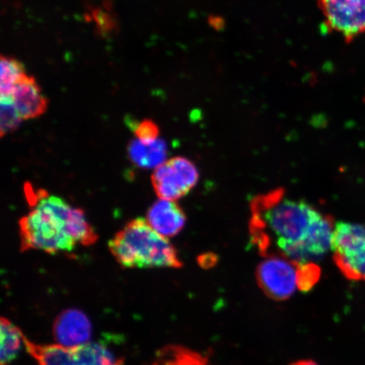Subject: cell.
Wrapping results in <instances>:
<instances>
[{
    "mask_svg": "<svg viewBox=\"0 0 365 365\" xmlns=\"http://www.w3.org/2000/svg\"><path fill=\"white\" fill-rule=\"evenodd\" d=\"M250 212V241L264 257L276 250L302 264L318 261L331 250L333 218L304 200L287 197L284 189L255 196Z\"/></svg>",
    "mask_w": 365,
    "mask_h": 365,
    "instance_id": "obj_1",
    "label": "cell"
},
{
    "mask_svg": "<svg viewBox=\"0 0 365 365\" xmlns=\"http://www.w3.org/2000/svg\"><path fill=\"white\" fill-rule=\"evenodd\" d=\"M31 211L19 222L21 250L56 255L71 252L77 245L89 246L98 235L80 208L56 195L38 190L31 196Z\"/></svg>",
    "mask_w": 365,
    "mask_h": 365,
    "instance_id": "obj_2",
    "label": "cell"
},
{
    "mask_svg": "<svg viewBox=\"0 0 365 365\" xmlns=\"http://www.w3.org/2000/svg\"><path fill=\"white\" fill-rule=\"evenodd\" d=\"M116 262L125 268L182 267L175 246L148 225L137 217L118 232L108 243Z\"/></svg>",
    "mask_w": 365,
    "mask_h": 365,
    "instance_id": "obj_3",
    "label": "cell"
},
{
    "mask_svg": "<svg viewBox=\"0 0 365 365\" xmlns=\"http://www.w3.org/2000/svg\"><path fill=\"white\" fill-rule=\"evenodd\" d=\"M27 352L39 365H122L106 346L88 342L77 346L61 344H38L24 337Z\"/></svg>",
    "mask_w": 365,
    "mask_h": 365,
    "instance_id": "obj_4",
    "label": "cell"
},
{
    "mask_svg": "<svg viewBox=\"0 0 365 365\" xmlns=\"http://www.w3.org/2000/svg\"><path fill=\"white\" fill-rule=\"evenodd\" d=\"M333 259L346 278L365 282V226L337 222L331 243Z\"/></svg>",
    "mask_w": 365,
    "mask_h": 365,
    "instance_id": "obj_5",
    "label": "cell"
},
{
    "mask_svg": "<svg viewBox=\"0 0 365 365\" xmlns=\"http://www.w3.org/2000/svg\"><path fill=\"white\" fill-rule=\"evenodd\" d=\"M198 180L197 168L182 157L168 160L152 175V184L158 198L175 202L188 195Z\"/></svg>",
    "mask_w": 365,
    "mask_h": 365,
    "instance_id": "obj_6",
    "label": "cell"
},
{
    "mask_svg": "<svg viewBox=\"0 0 365 365\" xmlns=\"http://www.w3.org/2000/svg\"><path fill=\"white\" fill-rule=\"evenodd\" d=\"M326 29L351 43L365 34V0H317Z\"/></svg>",
    "mask_w": 365,
    "mask_h": 365,
    "instance_id": "obj_7",
    "label": "cell"
},
{
    "mask_svg": "<svg viewBox=\"0 0 365 365\" xmlns=\"http://www.w3.org/2000/svg\"><path fill=\"white\" fill-rule=\"evenodd\" d=\"M299 263L280 255L266 257L257 270L258 285L269 298L277 301L289 299L298 287Z\"/></svg>",
    "mask_w": 365,
    "mask_h": 365,
    "instance_id": "obj_8",
    "label": "cell"
},
{
    "mask_svg": "<svg viewBox=\"0 0 365 365\" xmlns=\"http://www.w3.org/2000/svg\"><path fill=\"white\" fill-rule=\"evenodd\" d=\"M53 335L58 344L77 346L88 344L91 325L88 317L78 309H68L57 317Z\"/></svg>",
    "mask_w": 365,
    "mask_h": 365,
    "instance_id": "obj_9",
    "label": "cell"
},
{
    "mask_svg": "<svg viewBox=\"0 0 365 365\" xmlns=\"http://www.w3.org/2000/svg\"><path fill=\"white\" fill-rule=\"evenodd\" d=\"M145 220L155 231L168 239L182 230L186 215L175 200L159 199L149 208Z\"/></svg>",
    "mask_w": 365,
    "mask_h": 365,
    "instance_id": "obj_10",
    "label": "cell"
},
{
    "mask_svg": "<svg viewBox=\"0 0 365 365\" xmlns=\"http://www.w3.org/2000/svg\"><path fill=\"white\" fill-rule=\"evenodd\" d=\"M11 98L22 120H33L47 111L48 102L33 76H27L14 90Z\"/></svg>",
    "mask_w": 365,
    "mask_h": 365,
    "instance_id": "obj_11",
    "label": "cell"
},
{
    "mask_svg": "<svg viewBox=\"0 0 365 365\" xmlns=\"http://www.w3.org/2000/svg\"><path fill=\"white\" fill-rule=\"evenodd\" d=\"M128 156L138 168L156 170L168 161L167 144L162 139H158L152 143H144L135 138L128 145Z\"/></svg>",
    "mask_w": 365,
    "mask_h": 365,
    "instance_id": "obj_12",
    "label": "cell"
},
{
    "mask_svg": "<svg viewBox=\"0 0 365 365\" xmlns=\"http://www.w3.org/2000/svg\"><path fill=\"white\" fill-rule=\"evenodd\" d=\"M152 365H211L203 355L182 346H164Z\"/></svg>",
    "mask_w": 365,
    "mask_h": 365,
    "instance_id": "obj_13",
    "label": "cell"
},
{
    "mask_svg": "<svg viewBox=\"0 0 365 365\" xmlns=\"http://www.w3.org/2000/svg\"><path fill=\"white\" fill-rule=\"evenodd\" d=\"M24 334L8 319L1 318V355L0 365H10L24 344Z\"/></svg>",
    "mask_w": 365,
    "mask_h": 365,
    "instance_id": "obj_14",
    "label": "cell"
},
{
    "mask_svg": "<svg viewBox=\"0 0 365 365\" xmlns=\"http://www.w3.org/2000/svg\"><path fill=\"white\" fill-rule=\"evenodd\" d=\"M29 76L24 66L16 58L1 56L0 61V95L1 98H11V96L21 82Z\"/></svg>",
    "mask_w": 365,
    "mask_h": 365,
    "instance_id": "obj_15",
    "label": "cell"
},
{
    "mask_svg": "<svg viewBox=\"0 0 365 365\" xmlns=\"http://www.w3.org/2000/svg\"><path fill=\"white\" fill-rule=\"evenodd\" d=\"M23 121L11 98H1V136L17 129Z\"/></svg>",
    "mask_w": 365,
    "mask_h": 365,
    "instance_id": "obj_16",
    "label": "cell"
},
{
    "mask_svg": "<svg viewBox=\"0 0 365 365\" xmlns=\"http://www.w3.org/2000/svg\"><path fill=\"white\" fill-rule=\"evenodd\" d=\"M321 277V269L314 262L299 264L298 289L307 292L317 284Z\"/></svg>",
    "mask_w": 365,
    "mask_h": 365,
    "instance_id": "obj_17",
    "label": "cell"
},
{
    "mask_svg": "<svg viewBox=\"0 0 365 365\" xmlns=\"http://www.w3.org/2000/svg\"><path fill=\"white\" fill-rule=\"evenodd\" d=\"M132 129H133L136 139L144 143H152L159 139V127L153 120H144L137 123L134 127H132Z\"/></svg>",
    "mask_w": 365,
    "mask_h": 365,
    "instance_id": "obj_18",
    "label": "cell"
},
{
    "mask_svg": "<svg viewBox=\"0 0 365 365\" xmlns=\"http://www.w3.org/2000/svg\"><path fill=\"white\" fill-rule=\"evenodd\" d=\"M91 19L96 22L97 29L102 34L110 33L114 29V21L108 13L101 10V9H93L90 13Z\"/></svg>",
    "mask_w": 365,
    "mask_h": 365,
    "instance_id": "obj_19",
    "label": "cell"
},
{
    "mask_svg": "<svg viewBox=\"0 0 365 365\" xmlns=\"http://www.w3.org/2000/svg\"><path fill=\"white\" fill-rule=\"evenodd\" d=\"M200 259H202V262H200V264H202L203 267H205V264H208L209 267H211V264H214L216 262L215 257H210V254H208L207 255H204L203 257Z\"/></svg>",
    "mask_w": 365,
    "mask_h": 365,
    "instance_id": "obj_20",
    "label": "cell"
},
{
    "mask_svg": "<svg viewBox=\"0 0 365 365\" xmlns=\"http://www.w3.org/2000/svg\"><path fill=\"white\" fill-rule=\"evenodd\" d=\"M291 365H318L317 363L312 361V360H300V361H297Z\"/></svg>",
    "mask_w": 365,
    "mask_h": 365,
    "instance_id": "obj_21",
    "label": "cell"
},
{
    "mask_svg": "<svg viewBox=\"0 0 365 365\" xmlns=\"http://www.w3.org/2000/svg\"><path fill=\"white\" fill-rule=\"evenodd\" d=\"M364 103H365V97H364Z\"/></svg>",
    "mask_w": 365,
    "mask_h": 365,
    "instance_id": "obj_22",
    "label": "cell"
}]
</instances>
